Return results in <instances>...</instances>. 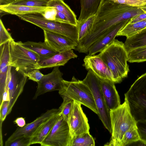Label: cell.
<instances>
[{"label":"cell","instance_id":"obj_32","mask_svg":"<svg viewBox=\"0 0 146 146\" xmlns=\"http://www.w3.org/2000/svg\"><path fill=\"white\" fill-rule=\"evenodd\" d=\"M48 0H13L10 1V4L31 7H46Z\"/></svg>","mask_w":146,"mask_h":146},{"label":"cell","instance_id":"obj_3","mask_svg":"<svg viewBox=\"0 0 146 146\" xmlns=\"http://www.w3.org/2000/svg\"><path fill=\"white\" fill-rule=\"evenodd\" d=\"M112 130L111 136L109 142L105 146H119L126 132L136 125L132 115L129 104L125 99L124 103L110 111Z\"/></svg>","mask_w":146,"mask_h":146},{"label":"cell","instance_id":"obj_42","mask_svg":"<svg viewBox=\"0 0 146 146\" xmlns=\"http://www.w3.org/2000/svg\"><path fill=\"white\" fill-rule=\"evenodd\" d=\"M145 13H146V5L144 6L139 7Z\"/></svg>","mask_w":146,"mask_h":146},{"label":"cell","instance_id":"obj_11","mask_svg":"<svg viewBox=\"0 0 146 146\" xmlns=\"http://www.w3.org/2000/svg\"><path fill=\"white\" fill-rule=\"evenodd\" d=\"M59 112L58 109L48 110L33 122L26 124L22 127H19L6 141L5 146L19 138H31L44 123L55 114Z\"/></svg>","mask_w":146,"mask_h":146},{"label":"cell","instance_id":"obj_31","mask_svg":"<svg viewBox=\"0 0 146 146\" xmlns=\"http://www.w3.org/2000/svg\"><path fill=\"white\" fill-rule=\"evenodd\" d=\"M61 96L63 100L59 108V113L68 122L74 101L65 96Z\"/></svg>","mask_w":146,"mask_h":146},{"label":"cell","instance_id":"obj_26","mask_svg":"<svg viewBox=\"0 0 146 146\" xmlns=\"http://www.w3.org/2000/svg\"><path fill=\"white\" fill-rule=\"evenodd\" d=\"M146 28V19L133 23L128 22L118 32L116 36L130 37Z\"/></svg>","mask_w":146,"mask_h":146},{"label":"cell","instance_id":"obj_7","mask_svg":"<svg viewBox=\"0 0 146 146\" xmlns=\"http://www.w3.org/2000/svg\"><path fill=\"white\" fill-rule=\"evenodd\" d=\"M9 65L19 68L25 73L35 69L39 61L38 54L23 45L21 41H9Z\"/></svg>","mask_w":146,"mask_h":146},{"label":"cell","instance_id":"obj_10","mask_svg":"<svg viewBox=\"0 0 146 146\" xmlns=\"http://www.w3.org/2000/svg\"><path fill=\"white\" fill-rule=\"evenodd\" d=\"M70 137L68 122L60 116L40 144L42 146H68Z\"/></svg>","mask_w":146,"mask_h":146},{"label":"cell","instance_id":"obj_12","mask_svg":"<svg viewBox=\"0 0 146 146\" xmlns=\"http://www.w3.org/2000/svg\"><path fill=\"white\" fill-rule=\"evenodd\" d=\"M81 104L74 101L68 123L70 129V139L74 136L84 133L89 132L90 126L86 115Z\"/></svg>","mask_w":146,"mask_h":146},{"label":"cell","instance_id":"obj_5","mask_svg":"<svg viewBox=\"0 0 146 146\" xmlns=\"http://www.w3.org/2000/svg\"><path fill=\"white\" fill-rule=\"evenodd\" d=\"M20 19L34 24L43 30L48 31L66 36L78 43L77 26L57 21L46 18L40 13L17 15Z\"/></svg>","mask_w":146,"mask_h":146},{"label":"cell","instance_id":"obj_40","mask_svg":"<svg viewBox=\"0 0 146 146\" xmlns=\"http://www.w3.org/2000/svg\"><path fill=\"white\" fill-rule=\"evenodd\" d=\"M146 19V13H144L129 19L128 23H133Z\"/></svg>","mask_w":146,"mask_h":146},{"label":"cell","instance_id":"obj_41","mask_svg":"<svg viewBox=\"0 0 146 146\" xmlns=\"http://www.w3.org/2000/svg\"><path fill=\"white\" fill-rule=\"evenodd\" d=\"M13 122L17 124L20 127H22L26 124L25 119L23 117H18Z\"/></svg>","mask_w":146,"mask_h":146},{"label":"cell","instance_id":"obj_35","mask_svg":"<svg viewBox=\"0 0 146 146\" xmlns=\"http://www.w3.org/2000/svg\"><path fill=\"white\" fill-rule=\"evenodd\" d=\"M31 138L24 137L19 138L8 143L6 146H29L31 145Z\"/></svg>","mask_w":146,"mask_h":146},{"label":"cell","instance_id":"obj_17","mask_svg":"<svg viewBox=\"0 0 146 146\" xmlns=\"http://www.w3.org/2000/svg\"><path fill=\"white\" fill-rule=\"evenodd\" d=\"M129 20L117 24L113 26L109 31L101 36L90 47L88 50V55H94L103 50L115 39L119 31Z\"/></svg>","mask_w":146,"mask_h":146},{"label":"cell","instance_id":"obj_30","mask_svg":"<svg viewBox=\"0 0 146 146\" xmlns=\"http://www.w3.org/2000/svg\"><path fill=\"white\" fill-rule=\"evenodd\" d=\"M146 61V46L138 48L128 52L127 61L130 63Z\"/></svg>","mask_w":146,"mask_h":146},{"label":"cell","instance_id":"obj_29","mask_svg":"<svg viewBox=\"0 0 146 146\" xmlns=\"http://www.w3.org/2000/svg\"><path fill=\"white\" fill-rule=\"evenodd\" d=\"M140 140L136 125L131 127L124 135L119 146L129 145L131 144Z\"/></svg>","mask_w":146,"mask_h":146},{"label":"cell","instance_id":"obj_23","mask_svg":"<svg viewBox=\"0 0 146 146\" xmlns=\"http://www.w3.org/2000/svg\"><path fill=\"white\" fill-rule=\"evenodd\" d=\"M46 7L63 13L66 15L70 24L77 26V19L76 15L64 1L62 0H48Z\"/></svg>","mask_w":146,"mask_h":146},{"label":"cell","instance_id":"obj_38","mask_svg":"<svg viewBox=\"0 0 146 146\" xmlns=\"http://www.w3.org/2000/svg\"><path fill=\"white\" fill-rule=\"evenodd\" d=\"M9 101H4L0 106V123H2L8 115Z\"/></svg>","mask_w":146,"mask_h":146},{"label":"cell","instance_id":"obj_24","mask_svg":"<svg viewBox=\"0 0 146 146\" xmlns=\"http://www.w3.org/2000/svg\"><path fill=\"white\" fill-rule=\"evenodd\" d=\"M101 0H80L81 11L77 21H80L94 14Z\"/></svg>","mask_w":146,"mask_h":146},{"label":"cell","instance_id":"obj_4","mask_svg":"<svg viewBox=\"0 0 146 146\" xmlns=\"http://www.w3.org/2000/svg\"><path fill=\"white\" fill-rule=\"evenodd\" d=\"M125 96L136 122L146 121V72L135 81Z\"/></svg>","mask_w":146,"mask_h":146},{"label":"cell","instance_id":"obj_27","mask_svg":"<svg viewBox=\"0 0 146 146\" xmlns=\"http://www.w3.org/2000/svg\"><path fill=\"white\" fill-rule=\"evenodd\" d=\"M95 17V14L80 21H77L78 42L86 36L90 32Z\"/></svg>","mask_w":146,"mask_h":146},{"label":"cell","instance_id":"obj_39","mask_svg":"<svg viewBox=\"0 0 146 146\" xmlns=\"http://www.w3.org/2000/svg\"><path fill=\"white\" fill-rule=\"evenodd\" d=\"M55 11L54 20L60 22L70 24L68 19L64 14L57 11Z\"/></svg>","mask_w":146,"mask_h":146},{"label":"cell","instance_id":"obj_43","mask_svg":"<svg viewBox=\"0 0 146 146\" xmlns=\"http://www.w3.org/2000/svg\"><path fill=\"white\" fill-rule=\"evenodd\" d=\"M62 0V1H64V0Z\"/></svg>","mask_w":146,"mask_h":146},{"label":"cell","instance_id":"obj_18","mask_svg":"<svg viewBox=\"0 0 146 146\" xmlns=\"http://www.w3.org/2000/svg\"><path fill=\"white\" fill-rule=\"evenodd\" d=\"M9 42L0 46V105L3 94L6 89L10 66Z\"/></svg>","mask_w":146,"mask_h":146},{"label":"cell","instance_id":"obj_1","mask_svg":"<svg viewBox=\"0 0 146 146\" xmlns=\"http://www.w3.org/2000/svg\"><path fill=\"white\" fill-rule=\"evenodd\" d=\"M144 13L139 7L115 3L110 0H101L90 32L78 42L75 50L80 53H88L90 46L113 26Z\"/></svg>","mask_w":146,"mask_h":146},{"label":"cell","instance_id":"obj_14","mask_svg":"<svg viewBox=\"0 0 146 146\" xmlns=\"http://www.w3.org/2000/svg\"><path fill=\"white\" fill-rule=\"evenodd\" d=\"M44 41L57 52L70 49H75L78 42L64 35L43 30Z\"/></svg>","mask_w":146,"mask_h":146},{"label":"cell","instance_id":"obj_9","mask_svg":"<svg viewBox=\"0 0 146 146\" xmlns=\"http://www.w3.org/2000/svg\"><path fill=\"white\" fill-rule=\"evenodd\" d=\"M27 77L23 70L10 66L6 87L9 96L8 115L11 113L18 98L23 92Z\"/></svg>","mask_w":146,"mask_h":146},{"label":"cell","instance_id":"obj_37","mask_svg":"<svg viewBox=\"0 0 146 146\" xmlns=\"http://www.w3.org/2000/svg\"><path fill=\"white\" fill-rule=\"evenodd\" d=\"M39 69H35L25 73L29 79L37 82H39L44 75L39 71Z\"/></svg>","mask_w":146,"mask_h":146},{"label":"cell","instance_id":"obj_16","mask_svg":"<svg viewBox=\"0 0 146 146\" xmlns=\"http://www.w3.org/2000/svg\"><path fill=\"white\" fill-rule=\"evenodd\" d=\"M99 79L101 92L108 109L110 111L117 108L121 104L114 83L110 80Z\"/></svg>","mask_w":146,"mask_h":146},{"label":"cell","instance_id":"obj_33","mask_svg":"<svg viewBox=\"0 0 146 146\" xmlns=\"http://www.w3.org/2000/svg\"><path fill=\"white\" fill-rule=\"evenodd\" d=\"M14 40L11 34L5 28L1 19L0 20V46Z\"/></svg>","mask_w":146,"mask_h":146},{"label":"cell","instance_id":"obj_19","mask_svg":"<svg viewBox=\"0 0 146 146\" xmlns=\"http://www.w3.org/2000/svg\"><path fill=\"white\" fill-rule=\"evenodd\" d=\"M77 57L72 49L58 52L49 58L39 61L35 69H40L63 66L70 59Z\"/></svg>","mask_w":146,"mask_h":146},{"label":"cell","instance_id":"obj_6","mask_svg":"<svg viewBox=\"0 0 146 146\" xmlns=\"http://www.w3.org/2000/svg\"><path fill=\"white\" fill-rule=\"evenodd\" d=\"M58 93L61 96H66L85 106L98 115L92 92L83 81L77 79L74 76L71 81L63 80Z\"/></svg>","mask_w":146,"mask_h":146},{"label":"cell","instance_id":"obj_20","mask_svg":"<svg viewBox=\"0 0 146 146\" xmlns=\"http://www.w3.org/2000/svg\"><path fill=\"white\" fill-rule=\"evenodd\" d=\"M0 9L4 12L16 15L33 13L42 14L46 11L53 10L51 8L47 7H31L13 5L9 3L1 4Z\"/></svg>","mask_w":146,"mask_h":146},{"label":"cell","instance_id":"obj_28","mask_svg":"<svg viewBox=\"0 0 146 146\" xmlns=\"http://www.w3.org/2000/svg\"><path fill=\"white\" fill-rule=\"evenodd\" d=\"M95 141L89 132L84 133L74 136L68 146H94Z\"/></svg>","mask_w":146,"mask_h":146},{"label":"cell","instance_id":"obj_15","mask_svg":"<svg viewBox=\"0 0 146 146\" xmlns=\"http://www.w3.org/2000/svg\"><path fill=\"white\" fill-rule=\"evenodd\" d=\"M82 66L87 70H92L99 78L113 82L112 74L109 69L98 55H87L85 56Z\"/></svg>","mask_w":146,"mask_h":146},{"label":"cell","instance_id":"obj_8","mask_svg":"<svg viewBox=\"0 0 146 146\" xmlns=\"http://www.w3.org/2000/svg\"><path fill=\"white\" fill-rule=\"evenodd\" d=\"M82 81L88 87L92 92L100 119L105 127L110 133H111L110 111L106 106L101 92L99 78L92 70H89L86 77Z\"/></svg>","mask_w":146,"mask_h":146},{"label":"cell","instance_id":"obj_13","mask_svg":"<svg viewBox=\"0 0 146 146\" xmlns=\"http://www.w3.org/2000/svg\"><path fill=\"white\" fill-rule=\"evenodd\" d=\"M63 75L59 66L54 67L50 73L44 75L42 79L37 82V88L33 99H36L40 95L47 92L59 91L63 80Z\"/></svg>","mask_w":146,"mask_h":146},{"label":"cell","instance_id":"obj_21","mask_svg":"<svg viewBox=\"0 0 146 146\" xmlns=\"http://www.w3.org/2000/svg\"><path fill=\"white\" fill-rule=\"evenodd\" d=\"M60 116L59 112L42 124L31 138V145H40L49 133Z\"/></svg>","mask_w":146,"mask_h":146},{"label":"cell","instance_id":"obj_34","mask_svg":"<svg viewBox=\"0 0 146 146\" xmlns=\"http://www.w3.org/2000/svg\"><path fill=\"white\" fill-rule=\"evenodd\" d=\"M115 3L140 7L146 5V0H110Z\"/></svg>","mask_w":146,"mask_h":146},{"label":"cell","instance_id":"obj_2","mask_svg":"<svg viewBox=\"0 0 146 146\" xmlns=\"http://www.w3.org/2000/svg\"><path fill=\"white\" fill-rule=\"evenodd\" d=\"M111 73L114 83H119L127 77L128 52L124 43L115 39L98 54Z\"/></svg>","mask_w":146,"mask_h":146},{"label":"cell","instance_id":"obj_25","mask_svg":"<svg viewBox=\"0 0 146 146\" xmlns=\"http://www.w3.org/2000/svg\"><path fill=\"white\" fill-rule=\"evenodd\" d=\"M127 52L135 48L146 46V28L132 36L127 38L124 43Z\"/></svg>","mask_w":146,"mask_h":146},{"label":"cell","instance_id":"obj_36","mask_svg":"<svg viewBox=\"0 0 146 146\" xmlns=\"http://www.w3.org/2000/svg\"><path fill=\"white\" fill-rule=\"evenodd\" d=\"M140 140L146 144V121L136 122Z\"/></svg>","mask_w":146,"mask_h":146},{"label":"cell","instance_id":"obj_22","mask_svg":"<svg viewBox=\"0 0 146 146\" xmlns=\"http://www.w3.org/2000/svg\"><path fill=\"white\" fill-rule=\"evenodd\" d=\"M22 43L24 46L38 54L39 61L49 58L58 52L50 47L45 41L36 42L27 41L22 42Z\"/></svg>","mask_w":146,"mask_h":146}]
</instances>
